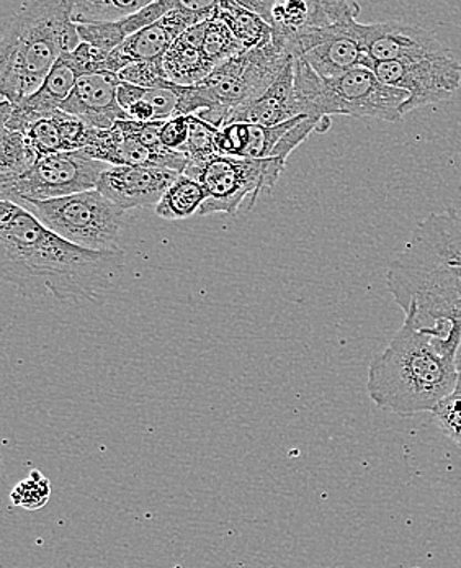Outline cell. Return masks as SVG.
<instances>
[{
  "label": "cell",
  "instance_id": "4",
  "mask_svg": "<svg viewBox=\"0 0 461 568\" xmlns=\"http://www.w3.org/2000/svg\"><path fill=\"white\" fill-rule=\"evenodd\" d=\"M71 0H25L2 16L0 94L20 103L43 84L63 54L81 44Z\"/></svg>",
  "mask_w": 461,
  "mask_h": 568
},
{
  "label": "cell",
  "instance_id": "25",
  "mask_svg": "<svg viewBox=\"0 0 461 568\" xmlns=\"http://www.w3.org/2000/svg\"><path fill=\"white\" fill-rule=\"evenodd\" d=\"M27 140L32 144L38 156H50V154L66 153L64 151L63 134H61L60 122H58V110L51 115L41 116L27 126Z\"/></svg>",
  "mask_w": 461,
  "mask_h": 568
},
{
  "label": "cell",
  "instance_id": "3",
  "mask_svg": "<svg viewBox=\"0 0 461 568\" xmlns=\"http://www.w3.org/2000/svg\"><path fill=\"white\" fill-rule=\"evenodd\" d=\"M460 347L461 336L440 337L404 323L368 367V397L396 415L433 412L455 392Z\"/></svg>",
  "mask_w": 461,
  "mask_h": 568
},
{
  "label": "cell",
  "instance_id": "28",
  "mask_svg": "<svg viewBox=\"0 0 461 568\" xmlns=\"http://www.w3.org/2000/svg\"><path fill=\"white\" fill-rule=\"evenodd\" d=\"M119 79L126 84L143 89H168L174 82L168 81L164 61H147V63H134L123 69Z\"/></svg>",
  "mask_w": 461,
  "mask_h": 568
},
{
  "label": "cell",
  "instance_id": "1",
  "mask_svg": "<svg viewBox=\"0 0 461 568\" xmlns=\"http://www.w3.org/2000/svg\"><path fill=\"white\" fill-rule=\"evenodd\" d=\"M125 271V253L75 246L48 230L29 210L0 202V275L29 298L99 302Z\"/></svg>",
  "mask_w": 461,
  "mask_h": 568
},
{
  "label": "cell",
  "instance_id": "27",
  "mask_svg": "<svg viewBox=\"0 0 461 568\" xmlns=\"http://www.w3.org/2000/svg\"><path fill=\"white\" fill-rule=\"evenodd\" d=\"M50 480L43 477L41 471L33 470L29 478L20 481L13 488L12 494H10V500H12L13 505L20 506V508L34 511V509L43 508L47 505L48 500H50Z\"/></svg>",
  "mask_w": 461,
  "mask_h": 568
},
{
  "label": "cell",
  "instance_id": "2",
  "mask_svg": "<svg viewBox=\"0 0 461 568\" xmlns=\"http://www.w3.org/2000/svg\"><path fill=\"white\" fill-rule=\"evenodd\" d=\"M404 323L440 337L461 336V213L422 220L388 271Z\"/></svg>",
  "mask_w": 461,
  "mask_h": 568
},
{
  "label": "cell",
  "instance_id": "13",
  "mask_svg": "<svg viewBox=\"0 0 461 568\" xmlns=\"http://www.w3.org/2000/svg\"><path fill=\"white\" fill-rule=\"evenodd\" d=\"M363 26L352 19L298 41L291 57L301 58L319 78H339L352 69L373 68L365 48Z\"/></svg>",
  "mask_w": 461,
  "mask_h": 568
},
{
  "label": "cell",
  "instance_id": "5",
  "mask_svg": "<svg viewBox=\"0 0 461 568\" xmlns=\"http://www.w3.org/2000/svg\"><path fill=\"white\" fill-rule=\"evenodd\" d=\"M285 168L287 161L277 158L247 160L216 154L205 163L188 164L185 175L198 181L208 195L199 216L234 215L244 203L247 209H253L260 192L272 191L277 185Z\"/></svg>",
  "mask_w": 461,
  "mask_h": 568
},
{
  "label": "cell",
  "instance_id": "24",
  "mask_svg": "<svg viewBox=\"0 0 461 568\" xmlns=\"http://www.w3.org/2000/svg\"><path fill=\"white\" fill-rule=\"evenodd\" d=\"M203 50H205L206 57H208V60L212 61L215 68L246 51L243 44L230 33L228 27L222 20L215 19V17L205 22Z\"/></svg>",
  "mask_w": 461,
  "mask_h": 568
},
{
  "label": "cell",
  "instance_id": "23",
  "mask_svg": "<svg viewBox=\"0 0 461 568\" xmlns=\"http://www.w3.org/2000/svg\"><path fill=\"white\" fill-rule=\"evenodd\" d=\"M40 160L25 134L16 130L0 132V182L13 181L27 174Z\"/></svg>",
  "mask_w": 461,
  "mask_h": 568
},
{
  "label": "cell",
  "instance_id": "15",
  "mask_svg": "<svg viewBox=\"0 0 461 568\" xmlns=\"http://www.w3.org/2000/svg\"><path fill=\"white\" fill-rule=\"evenodd\" d=\"M181 175L168 169L112 166L100 175L98 191L123 212H129L156 206Z\"/></svg>",
  "mask_w": 461,
  "mask_h": 568
},
{
  "label": "cell",
  "instance_id": "18",
  "mask_svg": "<svg viewBox=\"0 0 461 568\" xmlns=\"http://www.w3.org/2000/svg\"><path fill=\"white\" fill-rule=\"evenodd\" d=\"M182 33L184 30L175 26L165 13L160 22L133 34L122 47L113 50L106 61V71L110 74L119 75L123 69L132 67L134 63L164 61L165 54Z\"/></svg>",
  "mask_w": 461,
  "mask_h": 568
},
{
  "label": "cell",
  "instance_id": "16",
  "mask_svg": "<svg viewBox=\"0 0 461 568\" xmlns=\"http://www.w3.org/2000/svg\"><path fill=\"white\" fill-rule=\"evenodd\" d=\"M120 79L116 74H85L61 110L94 130H110L120 120H130L119 102Z\"/></svg>",
  "mask_w": 461,
  "mask_h": 568
},
{
  "label": "cell",
  "instance_id": "30",
  "mask_svg": "<svg viewBox=\"0 0 461 568\" xmlns=\"http://www.w3.org/2000/svg\"><path fill=\"white\" fill-rule=\"evenodd\" d=\"M191 133V116H175L164 122L161 129V141L167 150L182 153Z\"/></svg>",
  "mask_w": 461,
  "mask_h": 568
},
{
  "label": "cell",
  "instance_id": "20",
  "mask_svg": "<svg viewBox=\"0 0 461 568\" xmlns=\"http://www.w3.org/2000/svg\"><path fill=\"white\" fill-rule=\"evenodd\" d=\"M215 19L222 20L230 30L244 50L265 47L274 40V30L263 17L250 12L239 0H218L215 9Z\"/></svg>",
  "mask_w": 461,
  "mask_h": 568
},
{
  "label": "cell",
  "instance_id": "29",
  "mask_svg": "<svg viewBox=\"0 0 461 568\" xmlns=\"http://www.w3.org/2000/svg\"><path fill=\"white\" fill-rule=\"evenodd\" d=\"M68 58L72 67L78 69L79 74H103L106 71V61L109 54L106 51L99 50L92 44L82 43L74 51H69Z\"/></svg>",
  "mask_w": 461,
  "mask_h": 568
},
{
  "label": "cell",
  "instance_id": "8",
  "mask_svg": "<svg viewBox=\"0 0 461 568\" xmlns=\"http://www.w3.org/2000/svg\"><path fill=\"white\" fill-rule=\"evenodd\" d=\"M408 92L385 84L373 68L360 67L325 81L313 101L316 119L332 115L399 122L404 116Z\"/></svg>",
  "mask_w": 461,
  "mask_h": 568
},
{
  "label": "cell",
  "instance_id": "10",
  "mask_svg": "<svg viewBox=\"0 0 461 568\" xmlns=\"http://www.w3.org/2000/svg\"><path fill=\"white\" fill-rule=\"evenodd\" d=\"M164 122L141 123L120 120L110 130H94L84 151L109 166H137L187 171L188 158L167 150L161 141Z\"/></svg>",
  "mask_w": 461,
  "mask_h": 568
},
{
  "label": "cell",
  "instance_id": "14",
  "mask_svg": "<svg viewBox=\"0 0 461 568\" xmlns=\"http://www.w3.org/2000/svg\"><path fill=\"white\" fill-rule=\"evenodd\" d=\"M363 38L365 48L373 64L412 63L450 54L436 33L424 27L398 20L365 23Z\"/></svg>",
  "mask_w": 461,
  "mask_h": 568
},
{
  "label": "cell",
  "instance_id": "22",
  "mask_svg": "<svg viewBox=\"0 0 461 568\" xmlns=\"http://www.w3.org/2000/svg\"><path fill=\"white\" fill-rule=\"evenodd\" d=\"M147 0H74L71 19L75 26H95V23H115L134 16Z\"/></svg>",
  "mask_w": 461,
  "mask_h": 568
},
{
  "label": "cell",
  "instance_id": "11",
  "mask_svg": "<svg viewBox=\"0 0 461 568\" xmlns=\"http://www.w3.org/2000/svg\"><path fill=\"white\" fill-rule=\"evenodd\" d=\"M274 30V43L291 54L303 38L357 19L360 6L350 0H239Z\"/></svg>",
  "mask_w": 461,
  "mask_h": 568
},
{
  "label": "cell",
  "instance_id": "31",
  "mask_svg": "<svg viewBox=\"0 0 461 568\" xmlns=\"http://www.w3.org/2000/svg\"><path fill=\"white\" fill-rule=\"evenodd\" d=\"M455 390L461 392V347H460V353H459V382H457Z\"/></svg>",
  "mask_w": 461,
  "mask_h": 568
},
{
  "label": "cell",
  "instance_id": "9",
  "mask_svg": "<svg viewBox=\"0 0 461 568\" xmlns=\"http://www.w3.org/2000/svg\"><path fill=\"white\" fill-rule=\"evenodd\" d=\"M112 168L84 151L41 156L27 174L0 182L2 201L17 203L44 202L69 197L98 189L100 175Z\"/></svg>",
  "mask_w": 461,
  "mask_h": 568
},
{
  "label": "cell",
  "instance_id": "6",
  "mask_svg": "<svg viewBox=\"0 0 461 568\" xmlns=\"http://www.w3.org/2000/svg\"><path fill=\"white\" fill-rule=\"evenodd\" d=\"M20 206L75 246L92 251L119 250L116 241L126 212L98 189L53 201L23 202Z\"/></svg>",
  "mask_w": 461,
  "mask_h": 568
},
{
  "label": "cell",
  "instance_id": "19",
  "mask_svg": "<svg viewBox=\"0 0 461 568\" xmlns=\"http://www.w3.org/2000/svg\"><path fill=\"white\" fill-rule=\"evenodd\" d=\"M205 23L181 34L164 58L168 81L177 85H197L212 74V61L203 50Z\"/></svg>",
  "mask_w": 461,
  "mask_h": 568
},
{
  "label": "cell",
  "instance_id": "21",
  "mask_svg": "<svg viewBox=\"0 0 461 568\" xmlns=\"http://www.w3.org/2000/svg\"><path fill=\"white\" fill-rule=\"evenodd\" d=\"M206 199H208V195H206L203 185L195 179L182 174L167 189L161 202L154 206L156 209L154 212L161 219L168 220V222H178V220L198 215Z\"/></svg>",
  "mask_w": 461,
  "mask_h": 568
},
{
  "label": "cell",
  "instance_id": "17",
  "mask_svg": "<svg viewBox=\"0 0 461 568\" xmlns=\"http://www.w3.org/2000/svg\"><path fill=\"white\" fill-rule=\"evenodd\" d=\"M297 116H305L299 109L297 92H295V58L278 75L277 81L268 88L263 98L256 102L236 110L229 116L226 126L233 123H249V125L277 126L290 122ZM225 129V126H223Z\"/></svg>",
  "mask_w": 461,
  "mask_h": 568
},
{
  "label": "cell",
  "instance_id": "12",
  "mask_svg": "<svg viewBox=\"0 0 461 568\" xmlns=\"http://www.w3.org/2000/svg\"><path fill=\"white\" fill-rule=\"evenodd\" d=\"M373 71L385 84L408 92L404 115L452 98L461 85V64L452 54L412 63H378Z\"/></svg>",
  "mask_w": 461,
  "mask_h": 568
},
{
  "label": "cell",
  "instance_id": "7",
  "mask_svg": "<svg viewBox=\"0 0 461 568\" xmlns=\"http://www.w3.org/2000/svg\"><path fill=\"white\" fill-rule=\"evenodd\" d=\"M291 60L294 57L272 40L265 47L246 50L213 69L199 85L215 103L223 126L236 110L263 98Z\"/></svg>",
  "mask_w": 461,
  "mask_h": 568
},
{
  "label": "cell",
  "instance_id": "26",
  "mask_svg": "<svg viewBox=\"0 0 461 568\" xmlns=\"http://www.w3.org/2000/svg\"><path fill=\"white\" fill-rule=\"evenodd\" d=\"M219 129L206 123L205 120L198 119L197 115L191 116V133L182 153L188 158L191 164H199L208 161L209 158L218 154Z\"/></svg>",
  "mask_w": 461,
  "mask_h": 568
}]
</instances>
